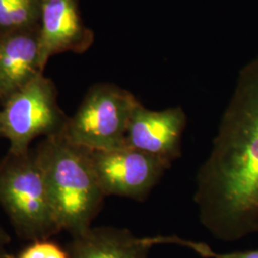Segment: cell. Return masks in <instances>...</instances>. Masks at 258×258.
Returning a JSON list of instances; mask_svg holds the SVG:
<instances>
[{
	"label": "cell",
	"instance_id": "1",
	"mask_svg": "<svg viewBox=\"0 0 258 258\" xmlns=\"http://www.w3.org/2000/svg\"><path fill=\"white\" fill-rule=\"evenodd\" d=\"M196 184L200 221L215 237L258 230V56L239 73Z\"/></svg>",
	"mask_w": 258,
	"mask_h": 258
},
{
	"label": "cell",
	"instance_id": "2",
	"mask_svg": "<svg viewBox=\"0 0 258 258\" xmlns=\"http://www.w3.org/2000/svg\"><path fill=\"white\" fill-rule=\"evenodd\" d=\"M34 150L60 230L76 236L90 229L106 195L93 168L89 149L60 133L45 137Z\"/></svg>",
	"mask_w": 258,
	"mask_h": 258
},
{
	"label": "cell",
	"instance_id": "3",
	"mask_svg": "<svg viewBox=\"0 0 258 258\" xmlns=\"http://www.w3.org/2000/svg\"><path fill=\"white\" fill-rule=\"evenodd\" d=\"M0 205L22 239L46 240L61 231L32 148L9 151L0 162Z\"/></svg>",
	"mask_w": 258,
	"mask_h": 258
},
{
	"label": "cell",
	"instance_id": "4",
	"mask_svg": "<svg viewBox=\"0 0 258 258\" xmlns=\"http://www.w3.org/2000/svg\"><path fill=\"white\" fill-rule=\"evenodd\" d=\"M141 102L118 85L98 83L91 86L62 135L77 146L90 150L124 147L129 121Z\"/></svg>",
	"mask_w": 258,
	"mask_h": 258
},
{
	"label": "cell",
	"instance_id": "5",
	"mask_svg": "<svg viewBox=\"0 0 258 258\" xmlns=\"http://www.w3.org/2000/svg\"><path fill=\"white\" fill-rule=\"evenodd\" d=\"M69 117L57 103V90L52 80L39 75L11 96L0 108L3 138L10 142V152L22 154L39 136L63 132Z\"/></svg>",
	"mask_w": 258,
	"mask_h": 258
},
{
	"label": "cell",
	"instance_id": "6",
	"mask_svg": "<svg viewBox=\"0 0 258 258\" xmlns=\"http://www.w3.org/2000/svg\"><path fill=\"white\" fill-rule=\"evenodd\" d=\"M93 168L104 194L142 201L170 166L158 157L128 147L90 150Z\"/></svg>",
	"mask_w": 258,
	"mask_h": 258
},
{
	"label": "cell",
	"instance_id": "7",
	"mask_svg": "<svg viewBox=\"0 0 258 258\" xmlns=\"http://www.w3.org/2000/svg\"><path fill=\"white\" fill-rule=\"evenodd\" d=\"M38 38L40 63L45 69L53 55L88 50L94 34L83 22L79 0H40Z\"/></svg>",
	"mask_w": 258,
	"mask_h": 258
},
{
	"label": "cell",
	"instance_id": "8",
	"mask_svg": "<svg viewBox=\"0 0 258 258\" xmlns=\"http://www.w3.org/2000/svg\"><path fill=\"white\" fill-rule=\"evenodd\" d=\"M185 123L186 116L181 107L151 111L140 103L129 121L124 147L158 157L171 165L181 155Z\"/></svg>",
	"mask_w": 258,
	"mask_h": 258
},
{
	"label": "cell",
	"instance_id": "9",
	"mask_svg": "<svg viewBox=\"0 0 258 258\" xmlns=\"http://www.w3.org/2000/svg\"><path fill=\"white\" fill-rule=\"evenodd\" d=\"M38 27L0 34L1 105L15 93L43 74Z\"/></svg>",
	"mask_w": 258,
	"mask_h": 258
},
{
	"label": "cell",
	"instance_id": "10",
	"mask_svg": "<svg viewBox=\"0 0 258 258\" xmlns=\"http://www.w3.org/2000/svg\"><path fill=\"white\" fill-rule=\"evenodd\" d=\"M151 247L148 237L138 238L127 230L102 227L73 236L67 252L69 258H148Z\"/></svg>",
	"mask_w": 258,
	"mask_h": 258
},
{
	"label": "cell",
	"instance_id": "11",
	"mask_svg": "<svg viewBox=\"0 0 258 258\" xmlns=\"http://www.w3.org/2000/svg\"><path fill=\"white\" fill-rule=\"evenodd\" d=\"M40 0H0V34L39 26Z\"/></svg>",
	"mask_w": 258,
	"mask_h": 258
},
{
	"label": "cell",
	"instance_id": "12",
	"mask_svg": "<svg viewBox=\"0 0 258 258\" xmlns=\"http://www.w3.org/2000/svg\"><path fill=\"white\" fill-rule=\"evenodd\" d=\"M152 245L156 244H179L195 250L198 254L205 258H258V250L243 251V252H230V253H217L214 252L208 245L204 243H197L189 240H184L177 236H156L150 237Z\"/></svg>",
	"mask_w": 258,
	"mask_h": 258
},
{
	"label": "cell",
	"instance_id": "13",
	"mask_svg": "<svg viewBox=\"0 0 258 258\" xmlns=\"http://www.w3.org/2000/svg\"><path fill=\"white\" fill-rule=\"evenodd\" d=\"M18 258H69V254L55 242L37 240L23 249Z\"/></svg>",
	"mask_w": 258,
	"mask_h": 258
},
{
	"label": "cell",
	"instance_id": "14",
	"mask_svg": "<svg viewBox=\"0 0 258 258\" xmlns=\"http://www.w3.org/2000/svg\"><path fill=\"white\" fill-rule=\"evenodd\" d=\"M11 237L8 232L0 226V258H14L10 252Z\"/></svg>",
	"mask_w": 258,
	"mask_h": 258
},
{
	"label": "cell",
	"instance_id": "15",
	"mask_svg": "<svg viewBox=\"0 0 258 258\" xmlns=\"http://www.w3.org/2000/svg\"><path fill=\"white\" fill-rule=\"evenodd\" d=\"M0 138H3V131H2V126H1V122H0Z\"/></svg>",
	"mask_w": 258,
	"mask_h": 258
}]
</instances>
